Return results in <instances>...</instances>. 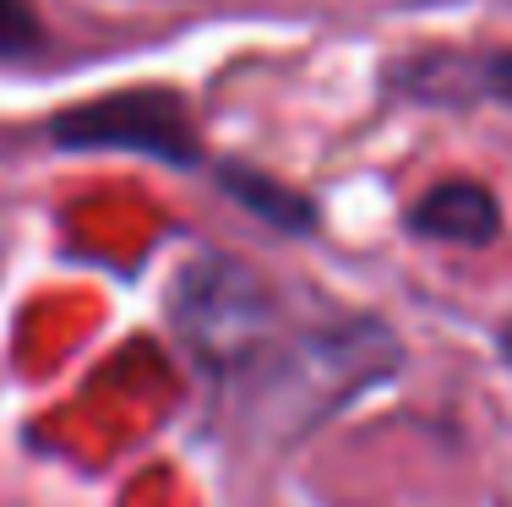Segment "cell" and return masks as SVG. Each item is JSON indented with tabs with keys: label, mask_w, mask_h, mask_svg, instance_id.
<instances>
[{
	"label": "cell",
	"mask_w": 512,
	"mask_h": 507,
	"mask_svg": "<svg viewBox=\"0 0 512 507\" xmlns=\"http://www.w3.org/2000/svg\"><path fill=\"white\" fill-rule=\"evenodd\" d=\"M55 142L60 148H131L175 164L197 159V137H191L180 104L164 93H120V99L82 104L55 120Z\"/></svg>",
	"instance_id": "1"
},
{
	"label": "cell",
	"mask_w": 512,
	"mask_h": 507,
	"mask_svg": "<svg viewBox=\"0 0 512 507\" xmlns=\"http://www.w3.org/2000/svg\"><path fill=\"white\" fill-rule=\"evenodd\" d=\"M409 229L442 246H485L502 235V202L480 180H442L414 202Z\"/></svg>",
	"instance_id": "2"
},
{
	"label": "cell",
	"mask_w": 512,
	"mask_h": 507,
	"mask_svg": "<svg viewBox=\"0 0 512 507\" xmlns=\"http://www.w3.org/2000/svg\"><path fill=\"white\" fill-rule=\"evenodd\" d=\"M447 99H485V104H502L512 110V50H491V55H474L463 66V82H447Z\"/></svg>",
	"instance_id": "3"
},
{
	"label": "cell",
	"mask_w": 512,
	"mask_h": 507,
	"mask_svg": "<svg viewBox=\"0 0 512 507\" xmlns=\"http://www.w3.org/2000/svg\"><path fill=\"white\" fill-rule=\"evenodd\" d=\"M224 180H229V191H235L240 202L262 208L267 219H278V224H289V229L311 219L306 202H300V191H284V186H273V180H262V175H240V169H224Z\"/></svg>",
	"instance_id": "4"
},
{
	"label": "cell",
	"mask_w": 512,
	"mask_h": 507,
	"mask_svg": "<svg viewBox=\"0 0 512 507\" xmlns=\"http://www.w3.org/2000/svg\"><path fill=\"white\" fill-rule=\"evenodd\" d=\"M44 39L39 28V11L28 0H0V60H17V55H33Z\"/></svg>",
	"instance_id": "5"
},
{
	"label": "cell",
	"mask_w": 512,
	"mask_h": 507,
	"mask_svg": "<svg viewBox=\"0 0 512 507\" xmlns=\"http://www.w3.org/2000/svg\"><path fill=\"white\" fill-rule=\"evenodd\" d=\"M507 355H512V333H507Z\"/></svg>",
	"instance_id": "6"
}]
</instances>
